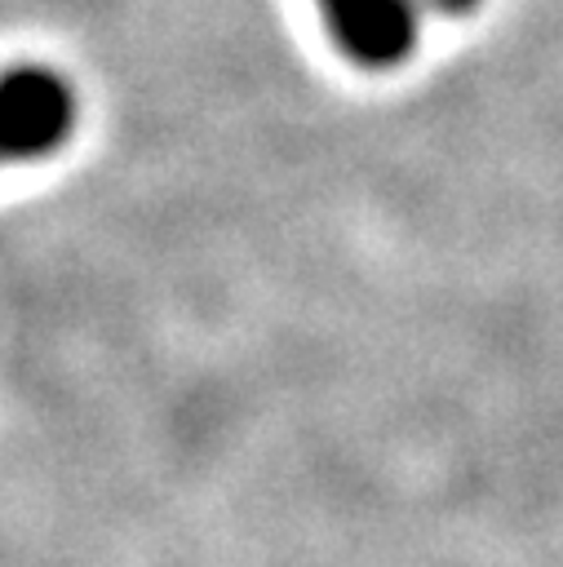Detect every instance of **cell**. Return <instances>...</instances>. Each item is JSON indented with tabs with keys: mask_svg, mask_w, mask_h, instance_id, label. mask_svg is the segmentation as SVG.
<instances>
[{
	"mask_svg": "<svg viewBox=\"0 0 563 567\" xmlns=\"http://www.w3.org/2000/svg\"><path fill=\"white\" fill-rule=\"evenodd\" d=\"M75 124V93L49 66L0 71V159L53 155Z\"/></svg>",
	"mask_w": 563,
	"mask_h": 567,
	"instance_id": "cell-1",
	"label": "cell"
},
{
	"mask_svg": "<svg viewBox=\"0 0 563 567\" xmlns=\"http://www.w3.org/2000/svg\"><path fill=\"white\" fill-rule=\"evenodd\" d=\"M332 44L359 66H395L417 49V0H319Z\"/></svg>",
	"mask_w": 563,
	"mask_h": 567,
	"instance_id": "cell-2",
	"label": "cell"
},
{
	"mask_svg": "<svg viewBox=\"0 0 563 567\" xmlns=\"http://www.w3.org/2000/svg\"><path fill=\"white\" fill-rule=\"evenodd\" d=\"M421 9H434V13H443V18H461V13H470V9H479V0H417Z\"/></svg>",
	"mask_w": 563,
	"mask_h": 567,
	"instance_id": "cell-3",
	"label": "cell"
}]
</instances>
